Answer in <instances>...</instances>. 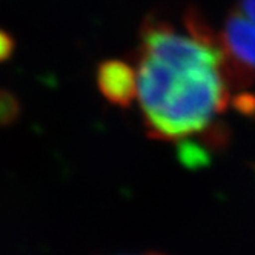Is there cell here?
Listing matches in <instances>:
<instances>
[{"label": "cell", "mask_w": 255, "mask_h": 255, "mask_svg": "<svg viewBox=\"0 0 255 255\" xmlns=\"http://www.w3.org/2000/svg\"><path fill=\"white\" fill-rule=\"evenodd\" d=\"M137 99L149 137L185 141L214 129L232 96L217 31L195 8L181 26L146 17L135 54Z\"/></svg>", "instance_id": "obj_1"}, {"label": "cell", "mask_w": 255, "mask_h": 255, "mask_svg": "<svg viewBox=\"0 0 255 255\" xmlns=\"http://www.w3.org/2000/svg\"><path fill=\"white\" fill-rule=\"evenodd\" d=\"M232 89L255 79V0H237L217 31Z\"/></svg>", "instance_id": "obj_2"}, {"label": "cell", "mask_w": 255, "mask_h": 255, "mask_svg": "<svg viewBox=\"0 0 255 255\" xmlns=\"http://www.w3.org/2000/svg\"><path fill=\"white\" fill-rule=\"evenodd\" d=\"M96 82L105 100L114 106L128 108L137 99V71L123 60L102 62L96 72Z\"/></svg>", "instance_id": "obj_3"}, {"label": "cell", "mask_w": 255, "mask_h": 255, "mask_svg": "<svg viewBox=\"0 0 255 255\" xmlns=\"http://www.w3.org/2000/svg\"><path fill=\"white\" fill-rule=\"evenodd\" d=\"M20 116V103L17 97L3 88H0V128L12 125Z\"/></svg>", "instance_id": "obj_4"}, {"label": "cell", "mask_w": 255, "mask_h": 255, "mask_svg": "<svg viewBox=\"0 0 255 255\" xmlns=\"http://www.w3.org/2000/svg\"><path fill=\"white\" fill-rule=\"evenodd\" d=\"M15 49V40L12 39V35L0 28V63L6 62Z\"/></svg>", "instance_id": "obj_5"}, {"label": "cell", "mask_w": 255, "mask_h": 255, "mask_svg": "<svg viewBox=\"0 0 255 255\" xmlns=\"http://www.w3.org/2000/svg\"><path fill=\"white\" fill-rule=\"evenodd\" d=\"M141 255H165V254H158V252H146V254H141Z\"/></svg>", "instance_id": "obj_6"}]
</instances>
